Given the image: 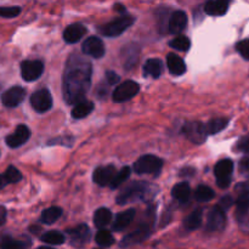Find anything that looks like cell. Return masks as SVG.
I'll use <instances>...</instances> for the list:
<instances>
[{
  "label": "cell",
  "instance_id": "6da1fadb",
  "mask_svg": "<svg viewBox=\"0 0 249 249\" xmlns=\"http://www.w3.org/2000/svg\"><path fill=\"white\" fill-rule=\"evenodd\" d=\"M91 63L74 53L68 58L63 75V97L68 104L83 101L91 84Z\"/></svg>",
  "mask_w": 249,
  "mask_h": 249
},
{
  "label": "cell",
  "instance_id": "7a4b0ae2",
  "mask_svg": "<svg viewBox=\"0 0 249 249\" xmlns=\"http://www.w3.org/2000/svg\"><path fill=\"white\" fill-rule=\"evenodd\" d=\"M153 189L155 187H152V185L148 184V182L134 181L119 194V196L117 197V203L119 206H124L129 202L147 199L148 197L155 196Z\"/></svg>",
  "mask_w": 249,
  "mask_h": 249
},
{
  "label": "cell",
  "instance_id": "3957f363",
  "mask_svg": "<svg viewBox=\"0 0 249 249\" xmlns=\"http://www.w3.org/2000/svg\"><path fill=\"white\" fill-rule=\"evenodd\" d=\"M162 168L163 160L153 155L141 156L134 163V172L138 174H160Z\"/></svg>",
  "mask_w": 249,
  "mask_h": 249
},
{
  "label": "cell",
  "instance_id": "277c9868",
  "mask_svg": "<svg viewBox=\"0 0 249 249\" xmlns=\"http://www.w3.org/2000/svg\"><path fill=\"white\" fill-rule=\"evenodd\" d=\"M134 21H135V18L133 16H130V15H124V16L119 17V18L113 19L109 23L101 26L99 31L106 36H118L122 33H124L134 23Z\"/></svg>",
  "mask_w": 249,
  "mask_h": 249
},
{
  "label": "cell",
  "instance_id": "5b68a950",
  "mask_svg": "<svg viewBox=\"0 0 249 249\" xmlns=\"http://www.w3.org/2000/svg\"><path fill=\"white\" fill-rule=\"evenodd\" d=\"M233 172V162L229 158L221 160L216 163L214 168V174L216 178V184L221 189H228L231 184Z\"/></svg>",
  "mask_w": 249,
  "mask_h": 249
},
{
  "label": "cell",
  "instance_id": "8992f818",
  "mask_svg": "<svg viewBox=\"0 0 249 249\" xmlns=\"http://www.w3.org/2000/svg\"><path fill=\"white\" fill-rule=\"evenodd\" d=\"M182 133L186 135L191 142L196 143V145H201L207 140L206 124L201 123V122H187L185 125L182 126Z\"/></svg>",
  "mask_w": 249,
  "mask_h": 249
},
{
  "label": "cell",
  "instance_id": "52a82bcc",
  "mask_svg": "<svg viewBox=\"0 0 249 249\" xmlns=\"http://www.w3.org/2000/svg\"><path fill=\"white\" fill-rule=\"evenodd\" d=\"M31 105L38 113H44L53 107V97L48 89H40L31 96Z\"/></svg>",
  "mask_w": 249,
  "mask_h": 249
},
{
  "label": "cell",
  "instance_id": "ba28073f",
  "mask_svg": "<svg viewBox=\"0 0 249 249\" xmlns=\"http://www.w3.org/2000/svg\"><path fill=\"white\" fill-rule=\"evenodd\" d=\"M140 90V85L133 80H126L123 84L116 88L113 92V101L114 102H125L128 100L133 99L135 95H138Z\"/></svg>",
  "mask_w": 249,
  "mask_h": 249
},
{
  "label": "cell",
  "instance_id": "9c48e42d",
  "mask_svg": "<svg viewBox=\"0 0 249 249\" xmlns=\"http://www.w3.org/2000/svg\"><path fill=\"white\" fill-rule=\"evenodd\" d=\"M66 233L70 237V242L72 246L75 247H83L85 243L89 242L90 240V229L87 224H80V225L75 226V228L70 229L66 231Z\"/></svg>",
  "mask_w": 249,
  "mask_h": 249
},
{
  "label": "cell",
  "instance_id": "30bf717a",
  "mask_svg": "<svg viewBox=\"0 0 249 249\" xmlns=\"http://www.w3.org/2000/svg\"><path fill=\"white\" fill-rule=\"evenodd\" d=\"M44 65L41 61L27 60L21 63V75L26 82H34L43 74Z\"/></svg>",
  "mask_w": 249,
  "mask_h": 249
},
{
  "label": "cell",
  "instance_id": "8fae6325",
  "mask_svg": "<svg viewBox=\"0 0 249 249\" xmlns=\"http://www.w3.org/2000/svg\"><path fill=\"white\" fill-rule=\"evenodd\" d=\"M26 97V90L22 87H12L1 95V104L5 107L14 108L17 107Z\"/></svg>",
  "mask_w": 249,
  "mask_h": 249
},
{
  "label": "cell",
  "instance_id": "7c38bea8",
  "mask_svg": "<svg viewBox=\"0 0 249 249\" xmlns=\"http://www.w3.org/2000/svg\"><path fill=\"white\" fill-rule=\"evenodd\" d=\"M29 138H31V130H29V128L27 125H24V124H21V125L17 126L14 133L6 136L5 142H6V145L10 148H17L23 145V143H26L29 140Z\"/></svg>",
  "mask_w": 249,
  "mask_h": 249
},
{
  "label": "cell",
  "instance_id": "4fadbf2b",
  "mask_svg": "<svg viewBox=\"0 0 249 249\" xmlns=\"http://www.w3.org/2000/svg\"><path fill=\"white\" fill-rule=\"evenodd\" d=\"M82 51L88 56H91L94 58H101L105 55V45L102 40L97 36H89L85 39L82 45Z\"/></svg>",
  "mask_w": 249,
  "mask_h": 249
},
{
  "label": "cell",
  "instance_id": "5bb4252c",
  "mask_svg": "<svg viewBox=\"0 0 249 249\" xmlns=\"http://www.w3.org/2000/svg\"><path fill=\"white\" fill-rule=\"evenodd\" d=\"M151 235V228L147 225H141L140 228L136 229L134 232H130L129 235H126L125 237L122 240L121 247L126 248L130 247V246L139 245V243L143 242V241L147 240Z\"/></svg>",
  "mask_w": 249,
  "mask_h": 249
},
{
  "label": "cell",
  "instance_id": "9a60e30c",
  "mask_svg": "<svg viewBox=\"0 0 249 249\" xmlns=\"http://www.w3.org/2000/svg\"><path fill=\"white\" fill-rule=\"evenodd\" d=\"M226 216L225 212L220 207L215 206L211 211L208 215V221H207V231H221L225 228Z\"/></svg>",
  "mask_w": 249,
  "mask_h": 249
},
{
  "label": "cell",
  "instance_id": "2e32d148",
  "mask_svg": "<svg viewBox=\"0 0 249 249\" xmlns=\"http://www.w3.org/2000/svg\"><path fill=\"white\" fill-rule=\"evenodd\" d=\"M117 174L116 167L112 164L106 165V167L97 168L92 175V180L96 182L99 186H109L112 180L114 179Z\"/></svg>",
  "mask_w": 249,
  "mask_h": 249
},
{
  "label": "cell",
  "instance_id": "e0dca14e",
  "mask_svg": "<svg viewBox=\"0 0 249 249\" xmlns=\"http://www.w3.org/2000/svg\"><path fill=\"white\" fill-rule=\"evenodd\" d=\"M87 33V28L80 23H73L66 27L63 32V39L68 44H75L83 38V36Z\"/></svg>",
  "mask_w": 249,
  "mask_h": 249
},
{
  "label": "cell",
  "instance_id": "ac0fdd59",
  "mask_svg": "<svg viewBox=\"0 0 249 249\" xmlns=\"http://www.w3.org/2000/svg\"><path fill=\"white\" fill-rule=\"evenodd\" d=\"M187 26V15L184 11H175L170 16L169 19V32L173 34H179L186 28Z\"/></svg>",
  "mask_w": 249,
  "mask_h": 249
},
{
  "label": "cell",
  "instance_id": "d6986e66",
  "mask_svg": "<svg viewBox=\"0 0 249 249\" xmlns=\"http://www.w3.org/2000/svg\"><path fill=\"white\" fill-rule=\"evenodd\" d=\"M135 214H136L135 209H128V211L121 212L119 214H117L113 225H112V230L122 231L125 228H128V226L130 225L131 221L134 220Z\"/></svg>",
  "mask_w": 249,
  "mask_h": 249
},
{
  "label": "cell",
  "instance_id": "ffe728a7",
  "mask_svg": "<svg viewBox=\"0 0 249 249\" xmlns=\"http://www.w3.org/2000/svg\"><path fill=\"white\" fill-rule=\"evenodd\" d=\"M229 5L226 0H211L204 5V11L209 16H223L228 12Z\"/></svg>",
  "mask_w": 249,
  "mask_h": 249
},
{
  "label": "cell",
  "instance_id": "44dd1931",
  "mask_svg": "<svg viewBox=\"0 0 249 249\" xmlns=\"http://www.w3.org/2000/svg\"><path fill=\"white\" fill-rule=\"evenodd\" d=\"M167 65L169 68V72L174 75H182L186 72V65H185L184 60L173 53H168Z\"/></svg>",
  "mask_w": 249,
  "mask_h": 249
},
{
  "label": "cell",
  "instance_id": "7402d4cb",
  "mask_svg": "<svg viewBox=\"0 0 249 249\" xmlns=\"http://www.w3.org/2000/svg\"><path fill=\"white\" fill-rule=\"evenodd\" d=\"M172 195L180 203H186L191 196V187L187 182H179L172 190Z\"/></svg>",
  "mask_w": 249,
  "mask_h": 249
},
{
  "label": "cell",
  "instance_id": "603a6c76",
  "mask_svg": "<svg viewBox=\"0 0 249 249\" xmlns=\"http://www.w3.org/2000/svg\"><path fill=\"white\" fill-rule=\"evenodd\" d=\"M94 107H95L94 104H92L91 101H87V100H83V101L78 102V104L75 105L74 107H73L71 114H72V117L74 119L85 118V117L89 116V114L91 113L92 109H94Z\"/></svg>",
  "mask_w": 249,
  "mask_h": 249
},
{
  "label": "cell",
  "instance_id": "cb8c5ba5",
  "mask_svg": "<svg viewBox=\"0 0 249 249\" xmlns=\"http://www.w3.org/2000/svg\"><path fill=\"white\" fill-rule=\"evenodd\" d=\"M143 72H145V75L160 78L163 72V62L160 58H150L146 61L145 66H143Z\"/></svg>",
  "mask_w": 249,
  "mask_h": 249
},
{
  "label": "cell",
  "instance_id": "d4e9b609",
  "mask_svg": "<svg viewBox=\"0 0 249 249\" xmlns=\"http://www.w3.org/2000/svg\"><path fill=\"white\" fill-rule=\"evenodd\" d=\"M112 220V213L107 208H99L94 214V224L97 229L104 230Z\"/></svg>",
  "mask_w": 249,
  "mask_h": 249
},
{
  "label": "cell",
  "instance_id": "484cf974",
  "mask_svg": "<svg viewBox=\"0 0 249 249\" xmlns=\"http://www.w3.org/2000/svg\"><path fill=\"white\" fill-rule=\"evenodd\" d=\"M228 124H229V119L223 118V117H220V118L211 119V121L206 124L207 134H208V135H214V134L220 133L221 130H224V129L228 126Z\"/></svg>",
  "mask_w": 249,
  "mask_h": 249
},
{
  "label": "cell",
  "instance_id": "4316f807",
  "mask_svg": "<svg viewBox=\"0 0 249 249\" xmlns=\"http://www.w3.org/2000/svg\"><path fill=\"white\" fill-rule=\"evenodd\" d=\"M61 215H62V209L58 208V207H50L41 213L40 221L46 225H51L55 221H57L61 218Z\"/></svg>",
  "mask_w": 249,
  "mask_h": 249
},
{
  "label": "cell",
  "instance_id": "83f0119b",
  "mask_svg": "<svg viewBox=\"0 0 249 249\" xmlns=\"http://www.w3.org/2000/svg\"><path fill=\"white\" fill-rule=\"evenodd\" d=\"M202 219H203V211L196 209L192 212L184 221V225L187 230H196L202 225Z\"/></svg>",
  "mask_w": 249,
  "mask_h": 249
},
{
  "label": "cell",
  "instance_id": "f1b7e54d",
  "mask_svg": "<svg viewBox=\"0 0 249 249\" xmlns=\"http://www.w3.org/2000/svg\"><path fill=\"white\" fill-rule=\"evenodd\" d=\"M40 240L43 242L48 243V245H53V246H60L62 243H65L66 237L63 233L58 232V231H48L44 235H41Z\"/></svg>",
  "mask_w": 249,
  "mask_h": 249
},
{
  "label": "cell",
  "instance_id": "f546056e",
  "mask_svg": "<svg viewBox=\"0 0 249 249\" xmlns=\"http://www.w3.org/2000/svg\"><path fill=\"white\" fill-rule=\"evenodd\" d=\"M215 192L206 185H199L195 191V198L198 202H209L214 198Z\"/></svg>",
  "mask_w": 249,
  "mask_h": 249
},
{
  "label": "cell",
  "instance_id": "4dcf8cb0",
  "mask_svg": "<svg viewBox=\"0 0 249 249\" xmlns=\"http://www.w3.org/2000/svg\"><path fill=\"white\" fill-rule=\"evenodd\" d=\"M0 249H27V243L15 240L10 236H4L0 241Z\"/></svg>",
  "mask_w": 249,
  "mask_h": 249
},
{
  "label": "cell",
  "instance_id": "1f68e13d",
  "mask_svg": "<svg viewBox=\"0 0 249 249\" xmlns=\"http://www.w3.org/2000/svg\"><path fill=\"white\" fill-rule=\"evenodd\" d=\"M95 240H96L97 245L101 246V247H111L114 243V238L112 236V233L107 230H100L99 232L95 236Z\"/></svg>",
  "mask_w": 249,
  "mask_h": 249
},
{
  "label": "cell",
  "instance_id": "d6a6232c",
  "mask_svg": "<svg viewBox=\"0 0 249 249\" xmlns=\"http://www.w3.org/2000/svg\"><path fill=\"white\" fill-rule=\"evenodd\" d=\"M2 177H4L5 181H6L7 185L16 184V182H18L19 180L22 179L21 172H19L17 168H15L14 165H10V167L5 170V173L2 174Z\"/></svg>",
  "mask_w": 249,
  "mask_h": 249
},
{
  "label": "cell",
  "instance_id": "836d02e7",
  "mask_svg": "<svg viewBox=\"0 0 249 249\" xmlns=\"http://www.w3.org/2000/svg\"><path fill=\"white\" fill-rule=\"evenodd\" d=\"M169 46L180 51H187L190 49V46H191V41H190V39L187 36H178L177 38L169 41Z\"/></svg>",
  "mask_w": 249,
  "mask_h": 249
},
{
  "label": "cell",
  "instance_id": "e575fe53",
  "mask_svg": "<svg viewBox=\"0 0 249 249\" xmlns=\"http://www.w3.org/2000/svg\"><path fill=\"white\" fill-rule=\"evenodd\" d=\"M237 212L236 215H247L249 212V194H241L236 201Z\"/></svg>",
  "mask_w": 249,
  "mask_h": 249
},
{
  "label": "cell",
  "instance_id": "d590c367",
  "mask_svg": "<svg viewBox=\"0 0 249 249\" xmlns=\"http://www.w3.org/2000/svg\"><path fill=\"white\" fill-rule=\"evenodd\" d=\"M130 170L131 169L129 167H124L123 169H121V172L117 173L114 179L112 180L109 187H111V189H117V187L121 186V185L129 178V175H130Z\"/></svg>",
  "mask_w": 249,
  "mask_h": 249
},
{
  "label": "cell",
  "instance_id": "8d00e7d4",
  "mask_svg": "<svg viewBox=\"0 0 249 249\" xmlns=\"http://www.w3.org/2000/svg\"><path fill=\"white\" fill-rule=\"evenodd\" d=\"M21 14V7L18 6H0V17L12 18Z\"/></svg>",
  "mask_w": 249,
  "mask_h": 249
},
{
  "label": "cell",
  "instance_id": "74e56055",
  "mask_svg": "<svg viewBox=\"0 0 249 249\" xmlns=\"http://www.w3.org/2000/svg\"><path fill=\"white\" fill-rule=\"evenodd\" d=\"M236 50L245 60H249V39H243L236 44Z\"/></svg>",
  "mask_w": 249,
  "mask_h": 249
},
{
  "label": "cell",
  "instance_id": "f35d334b",
  "mask_svg": "<svg viewBox=\"0 0 249 249\" xmlns=\"http://www.w3.org/2000/svg\"><path fill=\"white\" fill-rule=\"evenodd\" d=\"M236 150H237L238 152L249 153V134L238 140V142L236 143Z\"/></svg>",
  "mask_w": 249,
  "mask_h": 249
},
{
  "label": "cell",
  "instance_id": "ab89813d",
  "mask_svg": "<svg viewBox=\"0 0 249 249\" xmlns=\"http://www.w3.org/2000/svg\"><path fill=\"white\" fill-rule=\"evenodd\" d=\"M240 173L243 177L249 178V156L243 157L240 162Z\"/></svg>",
  "mask_w": 249,
  "mask_h": 249
},
{
  "label": "cell",
  "instance_id": "60d3db41",
  "mask_svg": "<svg viewBox=\"0 0 249 249\" xmlns=\"http://www.w3.org/2000/svg\"><path fill=\"white\" fill-rule=\"evenodd\" d=\"M233 204V198L231 196H225V197H223V198L220 199V202H219V204H218V207H220L221 209H223L224 212L225 211H228L229 208H230L231 206H232Z\"/></svg>",
  "mask_w": 249,
  "mask_h": 249
},
{
  "label": "cell",
  "instance_id": "b9f144b4",
  "mask_svg": "<svg viewBox=\"0 0 249 249\" xmlns=\"http://www.w3.org/2000/svg\"><path fill=\"white\" fill-rule=\"evenodd\" d=\"M106 80L109 85H114L119 82V75L117 73L112 72V71H108L106 73Z\"/></svg>",
  "mask_w": 249,
  "mask_h": 249
},
{
  "label": "cell",
  "instance_id": "7bdbcfd3",
  "mask_svg": "<svg viewBox=\"0 0 249 249\" xmlns=\"http://www.w3.org/2000/svg\"><path fill=\"white\" fill-rule=\"evenodd\" d=\"M236 190L240 191L241 194H249V181L240 184L237 187H236Z\"/></svg>",
  "mask_w": 249,
  "mask_h": 249
},
{
  "label": "cell",
  "instance_id": "ee69618b",
  "mask_svg": "<svg viewBox=\"0 0 249 249\" xmlns=\"http://www.w3.org/2000/svg\"><path fill=\"white\" fill-rule=\"evenodd\" d=\"M6 181H5V179H4V177H2V174H0V190L1 189H4L5 186H6Z\"/></svg>",
  "mask_w": 249,
  "mask_h": 249
},
{
  "label": "cell",
  "instance_id": "f6af8a7d",
  "mask_svg": "<svg viewBox=\"0 0 249 249\" xmlns=\"http://www.w3.org/2000/svg\"><path fill=\"white\" fill-rule=\"evenodd\" d=\"M114 9H118L119 12H125V7L122 6V5H116V6H114Z\"/></svg>",
  "mask_w": 249,
  "mask_h": 249
},
{
  "label": "cell",
  "instance_id": "bcb514c9",
  "mask_svg": "<svg viewBox=\"0 0 249 249\" xmlns=\"http://www.w3.org/2000/svg\"><path fill=\"white\" fill-rule=\"evenodd\" d=\"M5 223V214H0V226L4 225Z\"/></svg>",
  "mask_w": 249,
  "mask_h": 249
},
{
  "label": "cell",
  "instance_id": "7dc6e473",
  "mask_svg": "<svg viewBox=\"0 0 249 249\" xmlns=\"http://www.w3.org/2000/svg\"><path fill=\"white\" fill-rule=\"evenodd\" d=\"M38 249H53V248H50V247H39Z\"/></svg>",
  "mask_w": 249,
  "mask_h": 249
}]
</instances>
